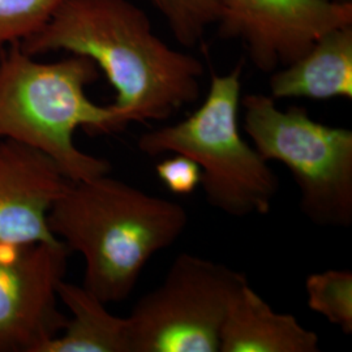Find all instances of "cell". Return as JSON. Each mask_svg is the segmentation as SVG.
Segmentation results:
<instances>
[{
	"label": "cell",
	"instance_id": "1",
	"mask_svg": "<svg viewBox=\"0 0 352 352\" xmlns=\"http://www.w3.org/2000/svg\"><path fill=\"white\" fill-rule=\"evenodd\" d=\"M19 45L32 56L67 51L97 64L116 93L113 132L131 123L164 122L200 98L201 60L170 47L129 0H63Z\"/></svg>",
	"mask_w": 352,
	"mask_h": 352
},
{
	"label": "cell",
	"instance_id": "2",
	"mask_svg": "<svg viewBox=\"0 0 352 352\" xmlns=\"http://www.w3.org/2000/svg\"><path fill=\"white\" fill-rule=\"evenodd\" d=\"M47 222L69 252L82 256V286L109 304L132 294L151 257L183 235L188 213L106 174L71 182Z\"/></svg>",
	"mask_w": 352,
	"mask_h": 352
},
{
	"label": "cell",
	"instance_id": "3",
	"mask_svg": "<svg viewBox=\"0 0 352 352\" xmlns=\"http://www.w3.org/2000/svg\"><path fill=\"white\" fill-rule=\"evenodd\" d=\"M100 77L91 59L71 55L43 63L12 43L0 50V139L42 151L71 182L106 175L111 164L76 146L75 132H113L111 104L91 101L87 88Z\"/></svg>",
	"mask_w": 352,
	"mask_h": 352
},
{
	"label": "cell",
	"instance_id": "4",
	"mask_svg": "<svg viewBox=\"0 0 352 352\" xmlns=\"http://www.w3.org/2000/svg\"><path fill=\"white\" fill-rule=\"evenodd\" d=\"M244 64L226 75L213 74L201 106L184 120L142 133L140 151L149 157L182 154L200 166L208 204L231 217L270 212L278 176L239 128Z\"/></svg>",
	"mask_w": 352,
	"mask_h": 352
},
{
	"label": "cell",
	"instance_id": "5",
	"mask_svg": "<svg viewBox=\"0 0 352 352\" xmlns=\"http://www.w3.org/2000/svg\"><path fill=\"white\" fill-rule=\"evenodd\" d=\"M240 106L253 148L289 168L302 214L318 226H351V129L316 122L304 107L280 110L266 94H247Z\"/></svg>",
	"mask_w": 352,
	"mask_h": 352
},
{
	"label": "cell",
	"instance_id": "6",
	"mask_svg": "<svg viewBox=\"0 0 352 352\" xmlns=\"http://www.w3.org/2000/svg\"><path fill=\"white\" fill-rule=\"evenodd\" d=\"M245 285L241 272L180 253L128 316L133 352H219L227 314Z\"/></svg>",
	"mask_w": 352,
	"mask_h": 352
},
{
	"label": "cell",
	"instance_id": "7",
	"mask_svg": "<svg viewBox=\"0 0 352 352\" xmlns=\"http://www.w3.org/2000/svg\"><path fill=\"white\" fill-rule=\"evenodd\" d=\"M69 253L60 240L0 243V352H41L63 330L58 285Z\"/></svg>",
	"mask_w": 352,
	"mask_h": 352
},
{
	"label": "cell",
	"instance_id": "8",
	"mask_svg": "<svg viewBox=\"0 0 352 352\" xmlns=\"http://www.w3.org/2000/svg\"><path fill=\"white\" fill-rule=\"evenodd\" d=\"M218 34L238 38L253 65L273 74L331 29L352 25L351 0H218Z\"/></svg>",
	"mask_w": 352,
	"mask_h": 352
},
{
	"label": "cell",
	"instance_id": "9",
	"mask_svg": "<svg viewBox=\"0 0 352 352\" xmlns=\"http://www.w3.org/2000/svg\"><path fill=\"white\" fill-rule=\"evenodd\" d=\"M71 180L50 157L0 139V243H56L47 215Z\"/></svg>",
	"mask_w": 352,
	"mask_h": 352
},
{
	"label": "cell",
	"instance_id": "10",
	"mask_svg": "<svg viewBox=\"0 0 352 352\" xmlns=\"http://www.w3.org/2000/svg\"><path fill=\"white\" fill-rule=\"evenodd\" d=\"M269 89L274 100H352V25L329 30L302 58L274 71Z\"/></svg>",
	"mask_w": 352,
	"mask_h": 352
},
{
	"label": "cell",
	"instance_id": "11",
	"mask_svg": "<svg viewBox=\"0 0 352 352\" xmlns=\"http://www.w3.org/2000/svg\"><path fill=\"white\" fill-rule=\"evenodd\" d=\"M318 351L317 333L274 311L250 283L231 304L219 338V352Z\"/></svg>",
	"mask_w": 352,
	"mask_h": 352
},
{
	"label": "cell",
	"instance_id": "12",
	"mask_svg": "<svg viewBox=\"0 0 352 352\" xmlns=\"http://www.w3.org/2000/svg\"><path fill=\"white\" fill-rule=\"evenodd\" d=\"M58 298L71 318L41 352H133L128 317L113 315L89 289L64 279L58 285Z\"/></svg>",
	"mask_w": 352,
	"mask_h": 352
},
{
	"label": "cell",
	"instance_id": "13",
	"mask_svg": "<svg viewBox=\"0 0 352 352\" xmlns=\"http://www.w3.org/2000/svg\"><path fill=\"white\" fill-rule=\"evenodd\" d=\"M308 307L316 314L340 327L342 333H352V272L330 269L314 273L305 279Z\"/></svg>",
	"mask_w": 352,
	"mask_h": 352
},
{
	"label": "cell",
	"instance_id": "14",
	"mask_svg": "<svg viewBox=\"0 0 352 352\" xmlns=\"http://www.w3.org/2000/svg\"><path fill=\"white\" fill-rule=\"evenodd\" d=\"M162 14L170 32L184 47L202 42L209 26L217 24L222 7L218 0H149Z\"/></svg>",
	"mask_w": 352,
	"mask_h": 352
},
{
	"label": "cell",
	"instance_id": "15",
	"mask_svg": "<svg viewBox=\"0 0 352 352\" xmlns=\"http://www.w3.org/2000/svg\"><path fill=\"white\" fill-rule=\"evenodd\" d=\"M63 0H0V50L20 43L50 20Z\"/></svg>",
	"mask_w": 352,
	"mask_h": 352
},
{
	"label": "cell",
	"instance_id": "16",
	"mask_svg": "<svg viewBox=\"0 0 352 352\" xmlns=\"http://www.w3.org/2000/svg\"><path fill=\"white\" fill-rule=\"evenodd\" d=\"M155 174L166 188L179 196L193 193L201 184L200 166L182 154H176L173 158H166L157 164Z\"/></svg>",
	"mask_w": 352,
	"mask_h": 352
}]
</instances>
